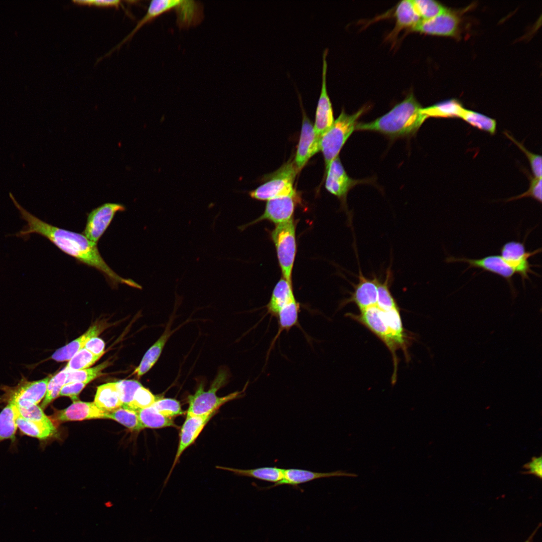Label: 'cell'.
<instances>
[{
    "mask_svg": "<svg viewBox=\"0 0 542 542\" xmlns=\"http://www.w3.org/2000/svg\"><path fill=\"white\" fill-rule=\"evenodd\" d=\"M9 196L19 211L21 218L27 222L26 225L15 234L17 237L28 239L31 234H39L78 261L99 270L111 285L123 284L139 289L142 288L133 280L123 278L114 272L101 255L97 244L89 240L84 234L53 226L41 220L24 208L12 193H9Z\"/></svg>",
    "mask_w": 542,
    "mask_h": 542,
    "instance_id": "cell-1",
    "label": "cell"
},
{
    "mask_svg": "<svg viewBox=\"0 0 542 542\" xmlns=\"http://www.w3.org/2000/svg\"><path fill=\"white\" fill-rule=\"evenodd\" d=\"M422 108L410 93L381 116L369 122L358 123L355 130L377 132L392 139L412 136L427 119L422 113Z\"/></svg>",
    "mask_w": 542,
    "mask_h": 542,
    "instance_id": "cell-2",
    "label": "cell"
},
{
    "mask_svg": "<svg viewBox=\"0 0 542 542\" xmlns=\"http://www.w3.org/2000/svg\"><path fill=\"white\" fill-rule=\"evenodd\" d=\"M369 108L365 106L356 112L347 114L343 109L330 128L321 137L320 146L326 171L338 155L346 141L355 130L357 121Z\"/></svg>",
    "mask_w": 542,
    "mask_h": 542,
    "instance_id": "cell-3",
    "label": "cell"
},
{
    "mask_svg": "<svg viewBox=\"0 0 542 542\" xmlns=\"http://www.w3.org/2000/svg\"><path fill=\"white\" fill-rule=\"evenodd\" d=\"M226 380V372L220 370L207 390H205L203 385L201 384L194 394L188 397L189 406L187 415L205 416L216 414L222 405L240 397L244 394L247 383L241 391H236L224 396H218L217 391L224 384Z\"/></svg>",
    "mask_w": 542,
    "mask_h": 542,
    "instance_id": "cell-4",
    "label": "cell"
},
{
    "mask_svg": "<svg viewBox=\"0 0 542 542\" xmlns=\"http://www.w3.org/2000/svg\"><path fill=\"white\" fill-rule=\"evenodd\" d=\"M298 171L294 161H289L269 174L264 183L249 194L252 198L262 201L287 196L297 197L294 184Z\"/></svg>",
    "mask_w": 542,
    "mask_h": 542,
    "instance_id": "cell-5",
    "label": "cell"
},
{
    "mask_svg": "<svg viewBox=\"0 0 542 542\" xmlns=\"http://www.w3.org/2000/svg\"><path fill=\"white\" fill-rule=\"evenodd\" d=\"M283 278L292 284L296 253L295 225L293 219L277 224L271 233Z\"/></svg>",
    "mask_w": 542,
    "mask_h": 542,
    "instance_id": "cell-6",
    "label": "cell"
},
{
    "mask_svg": "<svg viewBox=\"0 0 542 542\" xmlns=\"http://www.w3.org/2000/svg\"><path fill=\"white\" fill-rule=\"evenodd\" d=\"M52 376L37 381H28L23 377L15 386L3 385L0 388L4 394L0 402H7L18 408H26L38 404L45 397L48 382Z\"/></svg>",
    "mask_w": 542,
    "mask_h": 542,
    "instance_id": "cell-7",
    "label": "cell"
},
{
    "mask_svg": "<svg viewBox=\"0 0 542 542\" xmlns=\"http://www.w3.org/2000/svg\"><path fill=\"white\" fill-rule=\"evenodd\" d=\"M349 316L365 326L386 346L390 351L394 363V373L392 377L393 384L396 380L397 358L396 351L398 349L386 323L384 312L377 306L362 311L358 315L348 314Z\"/></svg>",
    "mask_w": 542,
    "mask_h": 542,
    "instance_id": "cell-8",
    "label": "cell"
},
{
    "mask_svg": "<svg viewBox=\"0 0 542 542\" xmlns=\"http://www.w3.org/2000/svg\"><path fill=\"white\" fill-rule=\"evenodd\" d=\"M541 248L532 251L526 250L524 242L511 241L505 243L500 248V256L513 269L515 274L521 278L524 284L525 280H529V274L536 275L532 270L534 266L529 262V258L541 252Z\"/></svg>",
    "mask_w": 542,
    "mask_h": 542,
    "instance_id": "cell-9",
    "label": "cell"
},
{
    "mask_svg": "<svg viewBox=\"0 0 542 542\" xmlns=\"http://www.w3.org/2000/svg\"><path fill=\"white\" fill-rule=\"evenodd\" d=\"M125 209L123 204L116 203H106L94 209L88 214L83 234L97 244L115 214Z\"/></svg>",
    "mask_w": 542,
    "mask_h": 542,
    "instance_id": "cell-10",
    "label": "cell"
},
{
    "mask_svg": "<svg viewBox=\"0 0 542 542\" xmlns=\"http://www.w3.org/2000/svg\"><path fill=\"white\" fill-rule=\"evenodd\" d=\"M446 262H464L468 264L466 270L471 268H478L498 275L506 281L511 290L514 292L512 277L515 273L500 255H490L480 258L457 257L450 255L446 258Z\"/></svg>",
    "mask_w": 542,
    "mask_h": 542,
    "instance_id": "cell-11",
    "label": "cell"
},
{
    "mask_svg": "<svg viewBox=\"0 0 542 542\" xmlns=\"http://www.w3.org/2000/svg\"><path fill=\"white\" fill-rule=\"evenodd\" d=\"M303 119L301 131L297 147L294 164L300 171L309 160L321 151V137L315 132L314 126L302 107Z\"/></svg>",
    "mask_w": 542,
    "mask_h": 542,
    "instance_id": "cell-12",
    "label": "cell"
},
{
    "mask_svg": "<svg viewBox=\"0 0 542 542\" xmlns=\"http://www.w3.org/2000/svg\"><path fill=\"white\" fill-rule=\"evenodd\" d=\"M328 49L323 53L322 87L318 99L314 125L315 132L319 137L327 131L333 124L334 119L330 99L328 94L326 83L327 63L326 57Z\"/></svg>",
    "mask_w": 542,
    "mask_h": 542,
    "instance_id": "cell-13",
    "label": "cell"
},
{
    "mask_svg": "<svg viewBox=\"0 0 542 542\" xmlns=\"http://www.w3.org/2000/svg\"><path fill=\"white\" fill-rule=\"evenodd\" d=\"M362 182L363 181L353 179L348 175L338 157L331 162L326 170V189L344 203L349 191Z\"/></svg>",
    "mask_w": 542,
    "mask_h": 542,
    "instance_id": "cell-14",
    "label": "cell"
},
{
    "mask_svg": "<svg viewBox=\"0 0 542 542\" xmlns=\"http://www.w3.org/2000/svg\"><path fill=\"white\" fill-rule=\"evenodd\" d=\"M459 24L458 15L447 9L431 19L421 21L411 30L431 35L454 36L458 32Z\"/></svg>",
    "mask_w": 542,
    "mask_h": 542,
    "instance_id": "cell-15",
    "label": "cell"
},
{
    "mask_svg": "<svg viewBox=\"0 0 542 542\" xmlns=\"http://www.w3.org/2000/svg\"><path fill=\"white\" fill-rule=\"evenodd\" d=\"M109 413L99 408L94 402L77 400L73 402V403L66 409L56 410L51 419L58 423L89 419H107Z\"/></svg>",
    "mask_w": 542,
    "mask_h": 542,
    "instance_id": "cell-16",
    "label": "cell"
},
{
    "mask_svg": "<svg viewBox=\"0 0 542 542\" xmlns=\"http://www.w3.org/2000/svg\"><path fill=\"white\" fill-rule=\"evenodd\" d=\"M215 414L205 416L187 415L180 429L179 444L169 475L183 453L194 443L206 425Z\"/></svg>",
    "mask_w": 542,
    "mask_h": 542,
    "instance_id": "cell-17",
    "label": "cell"
},
{
    "mask_svg": "<svg viewBox=\"0 0 542 542\" xmlns=\"http://www.w3.org/2000/svg\"><path fill=\"white\" fill-rule=\"evenodd\" d=\"M358 279V283L353 285L354 290L351 296L343 302V305L353 303L360 311L376 306L378 278L376 277L367 278L359 270Z\"/></svg>",
    "mask_w": 542,
    "mask_h": 542,
    "instance_id": "cell-18",
    "label": "cell"
},
{
    "mask_svg": "<svg viewBox=\"0 0 542 542\" xmlns=\"http://www.w3.org/2000/svg\"><path fill=\"white\" fill-rule=\"evenodd\" d=\"M296 200L297 197L290 196L268 200L263 213L250 224L267 220L277 225L293 219Z\"/></svg>",
    "mask_w": 542,
    "mask_h": 542,
    "instance_id": "cell-19",
    "label": "cell"
},
{
    "mask_svg": "<svg viewBox=\"0 0 542 542\" xmlns=\"http://www.w3.org/2000/svg\"><path fill=\"white\" fill-rule=\"evenodd\" d=\"M179 0H154L152 1L145 16L138 22L133 30L118 44L112 48L104 56L97 59L100 61L104 57L111 55L114 51L119 49L124 43L129 41L136 33L144 25L162 14L174 10Z\"/></svg>",
    "mask_w": 542,
    "mask_h": 542,
    "instance_id": "cell-20",
    "label": "cell"
},
{
    "mask_svg": "<svg viewBox=\"0 0 542 542\" xmlns=\"http://www.w3.org/2000/svg\"><path fill=\"white\" fill-rule=\"evenodd\" d=\"M336 476L356 477L357 475L341 470L330 472H317L304 469L290 468L285 469L283 478L279 482L275 483L272 487L284 484L295 486L315 479Z\"/></svg>",
    "mask_w": 542,
    "mask_h": 542,
    "instance_id": "cell-21",
    "label": "cell"
},
{
    "mask_svg": "<svg viewBox=\"0 0 542 542\" xmlns=\"http://www.w3.org/2000/svg\"><path fill=\"white\" fill-rule=\"evenodd\" d=\"M174 10L177 26L181 29L197 26L204 18L203 6L198 1L180 0Z\"/></svg>",
    "mask_w": 542,
    "mask_h": 542,
    "instance_id": "cell-22",
    "label": "cell"
},
{
    "mask_svg": "<svg viewBox=\"0 0 542 542\" xmlns=\"http://www.w3.org/2000/svg\"><path fill=\"white\" fill-rule=\"evenodd\" d=\"M104 329L103 325L92 326L80 337L57 350L51 356V358L57 361H69L77 352L84 348L91 338L97 337Z\"/></svg>",
    "mask_w": 542,
    "mask_h": 542,
    "instance_id": "cell-23",
    "label": "cell"
},
{
    "mask_svg": "<svg viewBox=\"0 0 542 542\" xmlns=\"http://www.w3.org/2000/svg\"><path fill=\"white\" fill-rule=\"evenodd\" d=\"M94 403L100 409L107 412H112L122 406L117 382H109L97 387Z\"/></svg>",
    "mask_w": 542,
    "mask_h": 542,
    "instance_id": "cell-24",
    "label": "cell"
},
{
    "mask_svg": "<svg viewBox=\"0 0 542 542\" xmlns=\"http://www.w3.org/2000/svg\"><path fill=\"white\" fill-rule=\"evenodd\" d=\"M295 299L292 284L282 278L276 284L266 307L267 313L276 317L280 310Z\"/></svg>",
    "mask_w": 542,
    "mask_h": 542,
    "instance_id": "cell-25",
    "label": "cell"
},
{
    "mask_svg": "<svg viewBox=\"0 0 542 542\" xmlns=\"http://www.w3.org/2000/svg\"><path fill=\"white\" fill-rule=\"evenodd\" d=\"M216 468L228 471L236 475L255 478L276 483L284 476V469L277 467H263L251 469H240L234 468L217 466Z\"/></svg>",
    "mask_w": 542,
    "mask_h": 542,
    "instance_id": "cell-26",
    "label": "cell"
},
{
    "mask_svg": "<svg viewBox=\"0 0 542 542\" xmlns=\"http://www.w3.org/2000/svg\"><path fill=\"white\" fill-rule=\"evenodd\" d=\"M462 104L457 100H446L421 109L426 117L436 118H460L464 109Z\"/></svg>",
    "mask_w": 542,
    "mask_h": 542,
    "instance_id": "cell-27",
    "label": "cell"
},
{
    "mask_svg": "<svg viewBox=\"0 0 542 542\" xmlns=\"http://www.w3.org/2000/svg\"><path fill=\"white\" fill-rule=\"evenodd\" d=\"M394 17L396 20L395 32L404 28L412 30L422 21L412 0L400 2L396 7Z\"/></svg>",
    "mask_w": 542,
    "mask_h": 542,
    "instance_id": "cell-28",
    "label": "cell"
},
{
    "mask_svg": "<svg viewBox=\"0 0 542 542\" xmlns=\"http://www.w3.org/2000/svg\"><path fill=\"white\" fill-rule=\"evenodd\" d=\"M16 423L18 429L24 435L40 440L48 439L57 432L54 424L48 425L28 420L21 416L19 412Z\"/></svg>",
    "mask_w": 542,
    "mask_h": 542,
    "instance_id": "cell-29",
    "label": "cell"
},
{
    "mask_svg": "<svg viewBox=\"0 0 542 542\" xmlns=\"http://www.w3.org/2000/svg\"><path fill=\"white\" fill-rule=\"evenodd\" d=\"M172 332L167 329L159 339L148 349L133 374L140 377L147 372L159 359L165 345Z\"/></svg>",
    "mask_w": 542,
    "mask_h": 542,
    "instance_id": "cell-30",
    "label": "cell"
},
{
    "mask_svg": "<svg viewBox=\"0 0 542 542\" xmlns=\"http://www.w3.org/2000/svg\"><path fill=\"white\" fill-rule=\"evenodd\" d=\"M385 318L398 348H401L408 358V337L403 329L398 308L384 311Z\"/></svg>",
    "mask_w": 542,
    "mask_h": 542,
    "instance_id": "cell-31",
    "label": "cell"
},
{
    "mask_svg": "<svg viewBox=\"0 0 542 542\" xmlns=\"http://www.w3.org/2000/svg\"><path fill=\"white\" fill-rule=\"evenodd\" d=\"M18 415L17 406L12 403H8L0 413V442L6 440H15Z\"/></svg>",
    "mask_w": 542,
    "mask_h": 542,
    "instance_id": "cell-32",
    "label": "cell"
},
{
    "mask_svg": "<svg viewBox=\"0 0 542 542\" xmlns=\"http://www.w3.org/2000/svg\"><path fill=\"white\" fill-rule=\"evenodd\" d=\"M144 428H177L173 419L165 417L153 406L136 411Z\"/></svg>",
    "mask_w": 542,
    "mask_h": 542,
    "instance_id": "cell-33",
    "label": "cell"
},
{
    "mask_svg": "<svg viewBox=\"0 0 542 542\" xmlns=\"http://www.w3.org/2000/svg\"><path fill=\"white\" fill-rule=\"evenodd\" d=\"M300 305L296 299L283 307L278 312L277 318L279 323V330L273 343L284 330L288 331L291 328L299 324L298 318Z\"/></svg>",
    "mask_w": 542,
    "mask_h": 542,
    "instance_id": "cell-34",
    "label": "cell"
},
{
    "mask_svg": "<svg viewBox=\"0 0 542 542\" xmlns=\"http://www.w3.org/2000/svg\"><path fill=\"white\" fill-rule=\"evenodd\" d=\"M460 118L470 125L491 134L496 132V120L479 112L464 108Z\"/></svg>",
    "mask_w": 542,
    "mask_h": 542,
    "instance_id": "cell-35",
    "label": "cell"
},
{
    "mask_svg": "<svg viewBox=\"0 0 542 542\" xmlns=\"http://www.w3.org/2000/svg\"><path fill=\"white\" fill-rule=\"evenodd\" d=\"M107 419L113 420L132 431L144 429L136 411L121 407L109 412Z\"/></svg>",
    "mask_w": 542,
    "mask_h": 542,
    "instance_id": "cell-36",
    "label": "cell"
},
{
    "mask_svg": "<svg viewBox=\"0 0 542 542\" xmlns=\"http://www.w3.org/2000/svg\"><path fill=\"white\" fill-rule=\"evenodd\" d=\"M391 273L388 270L384 281L378 280L377 285V299L376 306L381 310L387 311L398 308L397 304L390 290V282Z\"/></svg>",
    "mask_w": 542,
    "mask_h": 542,
    "instance_id": "cell-37",
    "label": "cell"
},
{
    "mask_svg": "<svg viewBox=\"0 0 542 542\" xmlns=\"http://www.w3.org/2000/svg\"><path fill=\"white\" fill-rule=\"evenodd\" d=\"M109 364V362L106 361L93 367L73 371H67L65 384L74 382H80L87 384L100 376L102 374L103 369L107 367Z\"/></svg>",
    "mask_w": 542,
    "mask_h": 542,
    "instance_id": "cell-38",
    "label": "cell"
},
{
    "mask_svg": "<svg viewBox=\"0 0 542 542\" xmlns=\"http://www.w3.org/2000/svg\"><path fill=\"white\" fill-rule=\"evenodd\" d=\"M101 357L100 355L93 354L84 348H82L68 361L64 369L66 371H73L86 369L94 364Z\"/></svg>",
    "mask_w": 542,
    "mask_h": 542,
    "instance_id": "cell-39",
    "label": "cell"
},
{
    "mask_svg": "<svg viewBox=\"0 0 542 542\" xmlns=\"http://www.w3.org/2000/svg\"><path fill=\"white\" fill-rule=\"evenodd\" d=\"M417 12L422 21L431 19L447 9L439 2L433 0H412Z\"/></svg>",
    "mask_w": 542,
    "mask_h": 542,
    "instance_id": "cell-40",
    "label": "cell"
},
{
    "mask_svg": "<svg viewBox=\"0 0 542 542\" xmlns=\"http://www.w3.org/2000/svg\"><path fill=\"white\" fill-rule=\"evenodd\" d=\"M66 378L67 371L64 369L55 375L52 376L48 384L45 398L41 404L43 410L59 396L62 387L65 384Z\"/></svg>",
    "mask_w": 542,
    "mask_h": 542,
    "instance_id": "cell-41",
    "label": "cell"
},
{
    "mask_svg": "<svg viewBox=\"0 0 542 542\" xmlns=\"http://www.w3.org/2000/svg\"><path fill=\"white\" fill-rule=\"evenodd\" d=\"M152 406L165 417L171 419L184 413L180 402L174 398L158 397Z\"/></svg>",
    "mask_w": 542,
    "mask_h": 542,
    "instance_id": "cell-42",
    "label": "cell"
},
{
    "mask_svg": "<svg viewBox=\"0 0 542 542\" xmlns=\"http://www.w3.org/2000/svg\"><path fill=\"white\" fill-rule=\"evenodd\" d=\"M158 398L149 389L142 385L137 390L131 402L124 408L137 411L151 406Z\"/></svg>",
    "mask_w": 542,
    "mask_h": 542,
    "instance_id": "cell-43",
    "label": "cell"
},
{
    "mask_svg": "<svg viewBox=\"0 0 542 542\" xmlns=\"http://www.w3.org/2000/svg\"><path fill=\"white\" fill-rule=\"evenodd\" d=\"M117 382L122 408H126L132 401L134 395L142 384L135 380H122Z\"/></svg>",
    "mask_w": 542,
    "mask_h": 542,
    "instance_id": "cell-44",
    "label": "cell"
},
{
    "mask_svg": "<svg viewBox=\"0 0 542 542\" xmlns=\"http://www.w3.org/2000/svg\"><path fill=\"white\" fill-rule=\"evenodd\" d=\"M17 408L19 414L28 420L48 425L54 424L51 418H49L44 413L41 407L37 404L26 408L17 407Z\"/></svg>",
    "mask_w": 542,
    "mask_h": 542,
    "instance_id": "cell-45",
    "label": "cell"
},
{
    "mask_svg": "<svg viewBox=\"0 0 542 542\" xmlns=\"http://www.w3.org/2000/svg\"><path fill=\"white\" fill-rule=\"evenodd\" d=\"M504 134L507 138L514 142L526 156L529 162L533 177L536 178H541L542 176L541 156L535 154L528 151L521 143L516 141L508 132H505Z\"/></svg>",
    "mask_w": 542,
    "mask_h": 542,
    "instance_id": "cell-46",
    "label": "cell"
},
{
    "mask_svg": "<svg viewBox=\"0 0 542 542\" xmlns=\"http://www.w3.org/2000/svg\"><path fill=\"white\" fill-rule=\"evenodd\" d=\"M541 177H530V185L528 189L524 193L512 197L507 200V201H512L514 200L518 199L520 198L530 197L535 199L537 201L541 203L542 196H541Z\"/></svg>",
    "mask_w": 542,
    "mask_h": 542,
    "instance_id": "cell-47",
    "label": "cell"
},
{
    "mask_svg": "<svg viewBox=\"0 0 542 542\" xmlns=\"http://www.w3.org/2000/svg\"><path fill=\"white\" fill-rule=\"evenodd\" d=\"M72 2L76 5L98 8H115L122 7V2L118 0H75Z\"/></svg>",
    "mask_w": 542,
    "mask_h": 542,
    "instance_id": "cell-48",
    "label": "cell"
},
{
    "mask_svg": "<svg viewBox=\"0 0 542 542\" xmlns=\"http://www.w3.org/2000/svg\"><path fill=\"white\" fill-rule=\"evenodd\" d=\"M86 384L80 382H74L65 384L62 387L59 396H68L73 402L78 400V395Z\"/></svg>",
    "mask_w": 542,
    "mask_h": 542,
    "instance_id": "cell-49",
    "label": "cell"
},
{
    "mask_svg": "<svg viewBox=\"0 0 542 542\" xmlns=\"http://www.w3.org/2000/svg\"><path fill=\"white\" fill-rule=\"evenodd\" d=\"M104 341L99 337H94L86 343L84 348L95 355L102 356L104 353Z\"/></svg>",
    "mask_w": 542,
    "mask_h": 542,
    "instance_id": "cell-50",
    "label": "cell"
},
{
    "mask_svg": "<svg viewBox=\"0 0 542 542\" xmlns=\"http://www.w3.org/2000/svg\"><path fill=\"white\" fill-rule=\"evenodd\" d=\"M524 467L528 470L529 473L532 474L540 478L542 474L541 457H533L530 462L524 466Z\"/></svg>",
    "mask_w": 542,
    "mask_h": 542,
    "instance_id": "cell-51",
    "label": "cell"
},
{
    "mask_svg": "<svg viewBox=\"0 0 542 542\" xmlns=\"http://www.w3.org/2000/svg\"><path fill=\"white\" fill-rule=\"evenodd\" d=\"M533 533H532V535H531L530 536V537H529V538H528V539H527V540H526V541H525L524 542H531L532 537V536H533Z\"/></svg>",
    "mask_w": 542,
    "mask_h": 542,
    "instance_id": "cell-52",
    "label": "cell"
}]
</instances>
